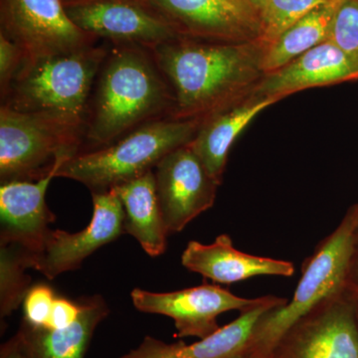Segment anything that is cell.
<instances>
[{
	"mask_svg": "<svg viewBox=\"0 0 358 358\" xmlns=\"http://www.w3.org/2000/svg\"><path fill=\"white\" fill-rule=\"evenodd\" d=\"M150 51L173 94L171 119L203 122L247 100L265 76L259 40L220 43L178 36Z\"/></svg>",
	"mask_w": 358,
	"mask_h": 358,
	"instance_id": "6da1fadb",
	"label": "cell"
},
{
	"mask_svg": "<svg viewBox=\"0 0 358 358\" xmlns=\"http://www.w3.org/2000/svg\"><path fill=\"white\" fill-rule=\"evenodd\" d=\"M173 106L171 88L150 49L113 44L90 103L85 152L107 147L148 122L169 117Z\"/></svg>",
	"mask_w": 358,
	"mask_h": 358,
	"instance_id": "7a4b0ae2",
	"label": "cell"
},
{
	"mask_svg": "<svg viewBox=\"0 0 358 358\" xmlns=\"http://www.w3.org/2000/svg\"><path fill=\"white\" fill-rule=\"evenodd\" d=\"M107 45L22 63L1 105L20 112L46 113L86 124L90 98L109 55Z\"/></svg>",
	"mask_w": 358,
	"mask_h": 358,
	"instance_id": "3957f363",
	"label": "cell"
},
{
	"mask_svg": "<svg viewBox=\"0 0 358 358\" xmlns=\"http://www.w3.org/2000/svg\"><path fill=\"white\" fill-rule=\"evenodd\" d=\"M202 122L162 117L148 122L107 147L79 152L59 169L56 178L73 179L92 192L154 171L166 155L192 143Z\"/></svg>",
	"mask_w": 358,
	"mask_h": 358,
	"instance_id": "277c9868",
	"label": "cell"
},
{
	"mask_svg": "<svg viewBox=\"0 0 358 358\" xmlns=\"http://www.w3.org/2000/svg\"><path fill=\"white\" fill-rule=\"evenodd\" d=\"M358 226V204L352 205L338 227L315 247L303 262L293 299L264 313L257 322L239 358H267L282 334L320 301L345 288L353 240Z\"/></svg>",
	"mask_w": 358,
	"mask_h": 358,
	"instance_id": "5b68a950",
	"label": "cell"
},
{
	"mask_svg": "<svg viewBox=\"0 0 358 358\" xmlns=\"http://www.w3.org/2000/svg\"><path fill=\"white\" fill-rule=\"evenodd\" d=\"M86 124L46 113L0 108V181H36L79 154Z\"/></svg>",
	"mask_w": 358,
	"mask_h": 358,
	"instance_id": "8992f818",
	"label": "cell"
},
{
	"mask_svg": "<svg viewBox=\"0 0 358 358\" xmlns=\"http://www.w3.org/2000/svg\"><path fill=\"white\" fill-rule=\"evenodd\" d=\"M357 294L339 289L296 320L267 358H358Z\"/></svg>",
	"mask_w": 358,
	"mask_h": 358,
	"instance_id": "52a82bcc",
	"label": "cell"
},
{
	"mask_svg": "<svg viewBox=\"0 0 358 358\" xmlns=\"http://www.w3.org/2000/svg\"><path fill=\"white\" fill-rule=\"evenodd\" d=\"M0 33L22 52V63L79 50L98 41L73 22L63 0H0Z\"/></svg>",
	"mask_w": 358,
	"mask_h": 358,
	"instance_id": "ba28073f",
	"label": "cell"
},
{
	"mask_svg": "<svg viewBox=\"0 0 358 358\" xmlns=\"http://www.w3.org/2000/svg\"><path fill=\"white\" fill-rule=\"evenodd\" d=\"M66 11L84 32L110 43L148 49L178 37V33L145 0H67Z\"/></svg>",
	"mask_w": 358,
	"mask_h": 358,
	"instance_id": "9c48e42d",
	"label": "cell"
},
{
	"mask_svg": "<svg viewBox=\"0 0 358 358\" xmlns=\"http://www.w3.org/2000/svg\"><path fill=\"white\" fill-rule=\"evenodd\" d=\"M157 199L169 235L213 206L218 183L189 143L166 155L154 169Z\"/></svg>",
	"mask_w": 358,
	"mask_h": 358,
	"instance_id": "30bf717a",
	"label": "cell"
},
{
	"mask_svg": "<svg viewBox=\"0 0 358 358\" xmlns=\"http://www.w3.org/2000/svg\"><path fill=\"white\" fill-rule=\"evenodd\" d=\"M178 36L242 43L260 36L259 14L235 0H145Z\"/></svg>",
	"mask_w": 358,
	"mask_h": 358,
	"instance_id": "8fae6325",
	"label": "cell"
},
{
	"mask_svg": "<svg viewBox=\"0 0 358 358\" xmlns=\"http://www.w3.org/2000/svg\"><path fill=\"white\" fill-rule=\"evenodd\" d=\"M131 298L140 312L171 317L178 338L194 336L200 339L218 331V315L231 310L241 312L259 300L240 298L228 289L208 284L169 293L134 289Z\"/></svg>",
	"mask_w": 358,
	"mask_h": 358,
	"instance_id": "7c38bea8",
	"label": "cell"
},
{
	"mask_svg": "<svg viewBox=\"0 0 358 358\" xmlns=\"http://www.w3.org/2000/svg\"><path fill=\"white\" fill-rule=\"evenodd\" d=\"M93 217L76 233L51 230L43 248L32 258L31 268L47 279L77 270L89 256L124 233V208L114 190L92 192Z\"/></svg>",
	"mask_w": 358,
	"mask_h": 358,
	"instance_id": "4fadbf2b",
	"label": "cell"
},
{
	"mask_svg": "<svg viewBox=\"0 0 358 358\" xmlns=\"http://www.w3.org/2000/svg\"><path fill=\"white\" fill-rule=\"evenodd\" d=\"M57 173L36 181H13L0 187V244H15L32 258L43 248L55 215L46 204L49 183Z\"/></svg>",
	"mask_w": 358,
	"mask_h": 358,
	"instance_id": "5bb4252c",
	"label": "cell"
},
{
	"mask_svg": "<svg viewBox=\"0 0 358 358\" xmlns=\"http://www.w3.org/2000/svg\"><path fill=\"white\" fill-rule=\"evenodd\" d=\"M355 80H358V56L327 40L281 69L265 75L253 95L281 101L303 90Z\"/></svg>",
	"mask_w": 358,
	"mask_h": 358,
	"instance_id": "9a60e30c",
	"label": "cell"
},
{
	"mask_svg": "<svg viewBox=\"0 0 358 358\" xmlns=\"http://www.w3.org/2000/svg\"><path fill=\"white\" fill-rule=\"evenodd\" d=\"M287 301L271 294L261 296L255 305L241 310L236 320L197 343H166L145 336L138 348L119 358H239L259 319Z\"/></svg>",
	"mask_w": 358,
	"mask_h": 358,
	"instance_id": "2e32d148",
	"label": "cell"
},
{
	"mask_svg": "<svg viewBox=\"0 0 358 358\" xmlns=\"http://www.w3.org/2000/svg\"><path fill=\"white\" fill-rule=\"evenodd\" d=\"M181 264L218 284H233L257 275L291 277L294 273V264L289 261L239 251L227 234L208 245L190 241L181 255Z\"/></svg>",
	"mask_w": 358,
	"mask_h": 358,
	"instance_id": "e0dca14e",
	"label": "cell"
},
{
	"mask_svg": "<svg viewBox=\"0 0 358 358\" xmlns=\"http://www.w3.org/2000/svg\"><path fill=\"white\" fill-rule=\"evenodd\" d=\"M278 102V99L252 95L202 122L189 145L219 185L222 183L228 155L238 136L257 115Z\"/></svg>",
	"mask_w": 358,
	"mask_h": 358,
	"instance_id": "ac0fdd59",
	"label": "cell"
},
{
	"mask_svg": "<svg viewBox=\"0 0 358 358\" xmlns=\"http://www.w3.org/2000/svg\"><path fill=\"white\" fill-rule=\"evenodd\" d=\"M76 322L64 329L35 327L21 322L20 334L31 358H84L96 327L109 315L102 296L84 298Z\"/></svg>",
	"mask_w": 358,
	"mask_h": 358,
	"instance_id": "d6986e66",
	"label": "cell"
},
{
	"mask_svg": "<svg viewBox=\"0 0 358 358\" xmlns=\"http://www.w3.org/2000/svg\"><path fill=\"white\" fill-rule=\"evenodd\" d=\"M124 208V233L131 235L150 257L166 252L169 236L157 199L154 171L115 186Z\"/></svg>",
	"mask_w": 358,
	"mask_h": 358,
	"instance_id": "ffe728a7",
	"label": "cell"
},
{
	"mask_svg": "<svg viewBox=\"0 0 358 358\" xmlns=\"http://www.w3.org/2000/svg\"><path fill=\"white\" fill-rule=\"evenodd\" d=\"M343 0H331L294 23L264 52L265 75L281 69L329 38L334 15Z\"/></svg>",
	"mask_w": 358,
	"mask_h": 358,
	"instance_id": "44dd1931",
	"label": "cell"
},
{
	"mask_svg": "<svg viewBox=\"0 0 358 358\" xmlns=\"http://www.w3.org/2000/svg\"><path fill=\"white\" fill-rule=\"evenodd\" d=\"M0 317L6 320L20 308L29 291L31 256L15 244H0Z\"/></svg>",
	"mask_w": 358,
	"mask_h": 358,
	"instance_id": "7402d4cb",
	"label": "cell"
},
{
	"mask_svg": "<svg viewBox=\"0 0 358 358\" xmlns=\"http://www.w3.org/2000/svg\"><path fill=\"white\" fill-rule=\"evenodd\" d=\"M329 1L331 0H265L259 10V42L267 48L294 23Z\"/></svg>",
	"mask_w": 358,
	"mask_h": 358,
	"instance_id": "603a6c76",
	"label": "cell"
},
{
	"mask_svg": "<svg viewBox=\"0 0 358 358\" xmlns=\"http://www.w3.org/2000/svg\"><path fill=\"white\" fill-rule=\"evenodd\" d=\"M329 41L358 56V0H343L334 15Z\"/></svg>",
	"mask_w": 358,
	"mask_h": 358,
	"instance_id": "cb8c5ba5",
	"label": "cell"
},
{
	"mask_svg": "<svg viewBox=\"0 0 358 358\" xmlns=\"http://www.w3.org/2000/svg\"><path fill=\"white\" fill-rule=\"evenodd\" d=\"M55 292L46 284L31 287L23 300V322L35 327H47L55 301Z\"/></svg>",
	"mask_w": 358,
	"mask_h": 358,
	"instance_id": "d4e9b609",
	"label": "cell"
},
{
	"mask_svg": "<svg viewBox=\"0 0 358 358\" xmlns=\"http://www.w3.org/2000/svg\"><path fill=\"white\" fill-rule=\"evenodd\" d=\"M23 54L17 45L0 33V89L6 95L11 82L22 65Z\"/></svg>",
	"mask_w": 358,
	"mask_h": 358,
	"instance_id": "484cf974",
	"label": "cell"
},
{
	"mask_svg": "<svg viewBox=\"0 0 358 358\" xmlns=\"http://www.w3.org/2000/svg\"><path fill=\"white\" fill-rule=\"evenodd\" d=\"M81 313L80 303H73L68 299L57 296L52 308L50 320L46 329H64L76 322Z\"/></svg>",
	"mask_w": 358,
	"mask_h": 358,
	"instance_id": "4316f807",
	"label": "cell"
},
{
	"mask_svg": "<svg viewBox=\"0 0 358 358\" xmlns=\"http://www.w3.org/2000/svg\"><path fill=\"white\" fill-rule=\"evenodd\" d=\"M0 358H31L26 350L24 343L20 334L8 339L0 348Z\"/></svg>",
	"mask_w": 358,
	"mask_h": 358,
	"instance_id": "83f0119b",
	"label": "cell"
},
{
	"mask_svg": "<svg viewBox=\"0 0 358 358\" xmlns=\"http://www.w3.org/2000/svg\"><path fill=\"white\" fill-rule=\"evenodd\" d=\"M346 285H348V288L358 294V226L357 231H355V240H353L352 257H350Z\"/></svg>",
	"mask_w": 358,
	"mask_h": 358,
	"instance_id": "f1b7e54d",
	"label": "cell"
},
{
	"mask_svg": "<svg viewBox=\"0 0 358 358\" xmlns=\"http://www.w3.org/2000/svg\"><path fill=\"white\" fill-rule=\"evenodd\" d=\"M249 3L251 4V6L253 7L254 9L258 13L260 10L261 6H263L264 1L265 0H248Z\"/></svg>",
	"mask_w": 358,
	"mask_h": 358,
	"instance_id": "f546056e",
	"label": "cell"
},
{
	"mask_svg": "<svg viewBox=\"0 0 358 358\" xmlns=\"http://www.w3.org/2000/svg\"><path fill=\"white\" fill-rule=\"evenodd\" d=\"M235 1L239 2V3L243 4L245 6H248L250 8L254 9L253 7L251 6V4L249 3L248 0H235ZM254 10H255V9H254Z\"/></svg>",
	"mask_w": 358,
	"mask_h": 358,
	"instance_id": "4dcf8cb0",
	"label": "cell"
},
{
	"mask_svg": "<svg viewBox=\"0 0 358 358\" xmlns=\"http://www.w3.org/2000/svg\"><path fill=\"white\" fill-rule=\"evenodd\" d=\"M355 315H357V320L358 324V294L357 296V301H355Z\"/></svg>",
	"mask_w": 358,
	"mask_h": 358,
	"instance_id": "1f68e13d",
	"label": "cell"
},
{
	"mask_svg": "<svg viewBox=\"0 0 358 358\" xmlns=\"http://www.w3.org/2000/svg\"><path fill=\"white\" fill-rule=\"evenodd\" d=\"M63 1H67V0H63Z\"/></svg>",
	"mask_w": 358,
	"mask_h": 358,
	"instance_id": "d6a6232c",
	"label": "cell"
}]
</instances>
